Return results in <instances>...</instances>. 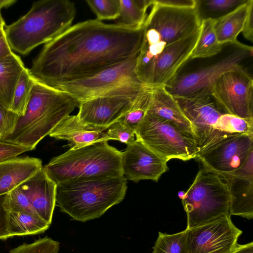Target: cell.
<instances>
[{
    "label": "cell",
    "mask_w": 253,
    "mask_h": 253,
    "mask_svg": "<svg viewBox=\"0 0 253 253\" xmlns=\"http://www.w3.org/2000/svg\"><path fill=\"white\" fill-rule=\"evenodd\" d=\"M142 28L90 19L70 26L46 43L33 61L35 81L54 87L85 78L138 55Z\"/></svg>",
    "instance_id": "6da1fadb"
},
{
    "label": "cell",
    "mask_w": 253,
    "mask_h": 253,
    "mask_svg": "<svg viewBox=\"0 0 253 253\" xmlns=\"http://www.w3.org/2000/svg\"><path fill=\"white\" fill-rule=\"evenodd\" d=\"M78 106L66 92L36 81L24 115L13 131L0 140L32 150Z\"/></svg>",
    "instance_id": "7a4b0ae2"
},
{
    "label": "cell",
    "mask_w": 253,
    "mask_h": 253,
    "mask_svg": "<svg viewBox=\"0 0 253 253\" xmlns=\"http://www.w3.org/2000/svg\"><path fill=\"white\" fill-rule=\"evenodd\" d=\"M76 14L75 3L68 0L35 1L26 14L5 26L8 44L12 51L27 55L71 26Z\"/></svg>",
    "instance_id": "3957f363"
},
{
    "label": "cell",
    "mask_w": 253,
    "mask_h": 253,
    "mask_svg": "<svg viewBox=\"0 0 253 253\" xmlns=\"http://www.w3.org/2000/svg\"><path fill=\"white\" fill-rule=\"evenodd\" d=\"M124 175L71 181L57 185L56 203L72 219L85 222L99 218L124 199Z\"/></svg>",
    "instance_id": "277c9868"
},
{
    "label": "cell",
    "mask_w": 253,
    "mask_h": 253,
    "mask_svg": "<svg viewBox=\"0 0 253 253\" xmlns=\"http://www.w3.org/2000/svg\"><path fill=\"white\" fill-rule=\"evenodd\" d=\"M142 27L143 39L137 57L135 74L143 70L170 45L200 27L195 8L160 4L155 0Z\"/></svg>",
    "instance_id": "5b68a950"
},
{
    "label": "cell",
    "mask_w": 253,
    "mask_h": 253,
    "mask_svg": "<svg viewBox=\"0 0 253 253\" xmlns=\"http://www.w3.org/2000/svg\"><path fill=\"white\" fill-rule=\"evenodd\" d=\"M253 55V46L238 41L223 44L217 54L196 58L198 64L194 67L183 65L164 87L173 97L211 95L213 84L223 73L239 69L249 70L248 66L252 62Z\"/></svg>",
    "instance_id": "8992f818"
},
{
    "label": "cell",
    "mask_w": 253,
    "mask_h": 253,
    "mask_svg": "<svg viewBox=\"0 0 253 253\" xmlns=\"http://www.w3.org/2000/svg\"><path fill=\"white\" fill-rule=\"evenodd\" d=\"M57 185L87 178L124 175L122 152L102 141L70 148L53 158L43 167Z\"/></svg>",
    "instance_id": "52a82bcc"
},
{
    "label": "cell",
    "mask_w": 253,
    "mask_h": 253,
    "mask_svg": "<svg viewBox=\"0 0 253 253\" xmlns=\"http://www.w3.org/2000/svg\"><path fill=\"white\" fill-rule=\"evenodd\" d=\"M230 195L223 176L203 166L184 194L187 229L229 214Z\"/></svg>",
    "instance_id": "ba28073f"
},
{
    "label": "cell",
    "mask_w": 253,
    "mask_h": 253,
    "mask_svg": "<svg viewBox=\"0 0 253 253\" xmlns=\"http://www.w3.org/2000/svg\"><path fill=\"white\" fill-rule=\"evenodd\" d=\"M135 135L167 162L172 159L188 161L197 157L193 134L148 112L135 129Z\"/></svg>",
    "instance_id": "9c48e42d"
},
{
    "label": "cell",
    "mask_w": 253,
    "mask_h": 253,
    "mask_svg": "<svg viewBox=\"0 0 253 253\" xmlns=\"http://www.w3.org/2000/svg\"><path fill=\"white\" fill-rule=\"evenodd\" d=\"M149 88L135 81L79 103V121L106 130L124 116Z\"/></svg>",
    "instance_id": "30bf717a"
},
{
    "label": "cell",
    "mask_w": 253,
    "mask_h": 253,
    "mask_svg": "<svg viewBox=\"0 0 253 253\" xmlns=\"http://www.w3.org/2000/svg\"><path fill=\"white\" fill-rule=\"evenodd\" d=\"M249 71L223 73L213 84L211 95L226 113L253 120V79Z\"/></svg>",
    "instance_id": "8fae6325"
},
{
    "label": "cell",
    "mask_w": 253,
    "mask_h": 253,
    "mask_svg": "<svg viewBox=\"0 0 253 253\" xmlns=\"http://www.w3.org/2000/svg\"><path fill=\"white\" fill-rule=\"evenodd\" d=\"M173 97L191 124L197 156L216 140L226 134L217 129L219 118L226 112L211 95Z\"/></svg>",
    "instance_id": "7c38bea8"
},
{
    "label": "cell",
    "mask_w": 253,
    "mask_h": 253,
    "mask_svg": "<svg viewBox=\"0 0 253 253\" xmlns=\"http://www.w3.org/2000/svg\"><path fill=\"white\" fill-rule=\"evenodd\" d=\"M185 232L186 253H231L243 233L229 214Z\"/></svg>",
    "instance_id": "4fadbf2b"
},
{
    "label": "cell",
    "mask_w": 253,
    "mask_h": 253,
    "mask_svg": "<svg viewBox=\"0 0 253 253\" xmlns=\"http://www.w3.org/2000/svg\"><path fill=\"white\" fill-rule=\"evenodd\" d=\"M138 55L117 66L82 79L59 84L54 88L63 91L79 104L101 95L116 87L138 81L135 74Z\"/></svg>",
    "instance_id": "5bb4252c"
},
{
    "label": "cell",
    "mask_w": 253,
    "mask_h": 253,
    "mask_svg": "<svg viewBox=\"0 0 253 253\" xmlns=\"http://www.w3.org/2000/svg\"><path fill=\"white\" fill-rule=\"evenodd\" d=\"M253 153V134H226L210 145L197 158L203 166L220 173L239 169Z\"/></svg>",
    "instance_id": "9a60e30c"
},
{
    "label": "cell",
    "mask_w": 253,
    "mask_h": 253,
    "mask_svg": "<svg viewBox=\"0 0 253 253\" xmlns=\"http://www.w3.org/2000/svg\"><path fill=\"white\" fill-rule=\"evenodd\" d=\"M200 27L192 34L168 46L136 77L144 85L153 88L165 86L190 58L199 37Z\"/></svg>",
    "instance_id": "2e32d148"
},
{
    "label": "cell",
    "mask_w": 253,
    "mask_h": 253,
    "mask_svg": "<svg viewBox=\"0 0 253 253\" xmlns=\"http://www.w3.org/2000/svg\"><path fill=\"white\" fill-rule=\"evenodd\" d=\"M167 162L138 139L122 152L123 174L135 182L144 179L158 181L168 169Z\"/></svg>",
    "instance_id": "e0dca14e"
},
{
    "label": "cell",
    "mask_w": 253,
    "mask_h": 253,
    "mask_svg": "<svg viewBox=\"0 0 253 253\" xmlns=\"http://www.w3.org/2000/svg\"><path fill=\"white\" fill-rule=\"evenodd\" d=\"M220 174V173H219ZM221 174L230 195L229 214L253 218V153L237 169Z\"/></svg>",
    "instance_id": "ac0fdd59"
},
{
    "label": "cell",
    "mask_w": 253,
    "mask_h": 253,
    "mask_svg": "<svg viewBox=\"0 0 253 253\" xmlns=\"http://www.w3.org/2000/svg\"><path fill=\"white\" fill-rule=\"evenodd\" d=\"M19 188L38 215L50 225L56 203L57 184L48 176L43 167Z\"/></svg>",
    "instance_id": "d6986e66"
},
{
    "label": "cell",
    "mask_w": 253,
    "mask_h": 253,
    "mask_svg": "<svg viewBox=\"0 0 253 253\" xmlns=\"http://www.w3.org/2000/svg\"><path fill=\"white\" fill-rule=\"evenodd\" d=\"M102 128L81 123L76 115L65 117L49 135L69 142L71 148L76 149L96 142L114 140Z\"/></svg>",
    "instance_id": "ffe728a7"
},
{
    "label": "cell",
    "mask_w": 253,
    "mask_h": 253,
    "mask_svg": "<svg viewBox=\"0 0 253 253\" xmlns=\"http://www.w3.org/2000/svg\"><path fill=\"white\" fill-rule=\"evenodd\" d=\"M42 167L41 159L28 156L0 163V196L19 187Z\"/></svg>",
    "instance_id": "44dd1931"
},
{
    "label": "cell",
    "mask_w": 253,
    "mask_h": 253,
    "mask_svg": "<svg viewBox=\"0 0 253 253\" xmlns=\"http://www.w3.org/2000/svg\"><path fill=\"white\" fill-rule=\"evenodd\" d=\"M147 112L194 135L190 122L164 86L151 88V100Z\"/></svg>",
    "instance_id": "7402d4cb"
},
{
    "label": "cell",
    "mask_w": 253,
    "mask_h": 253,
    "mask_svg": "<svg viewBox=\"0 0 253 253\" xmlns=\"http://www.w3.org/2000/svg\"><path fill=\"white\" fill-rule=\"evenodd\" d=\"M25 68L21 58L13 52L0 57V103L10 110L14 89Z\"/></svg>",
    "instance_id": "603a6c76"
},
{
    "label": "cell",
    "mask_w": 253,
    "mask_h": 253,
    "mask_svg": "<svg viewBox=\"0 0 253 253\" xmlns=\"http://www.w3.org/2000/svg\"><path fill=\"white\" fill-rule=\"evenodd\" d=\"M252 0L220 17L214 20L213 28L218 42L223 45L237 41L242 32Z\"/></svg>",
    "instance_id": "cb8c5ba5"
},
{
    "label": "cell",
    "mask_w": 253,
    "mask_h": 253,
    "mask_svg": "<svg viewBox=\"0 0 253 253\" xmlns=\"http://www.w3.org/2000/svg\"><path fill=\"white\" fill-rule=\"evenodd\" d=\"M152 3L153 0H120V14L115 24L133 29L142 28Z\"/></svg>",
    "instance_id": "d4e9b609"
},
{
    "label": "cell",
    "mask_w": 253,
    "mask_h": 253,
    "mask_svg": "<svg viewBox=\"0 0 253 253\" xmlns=\"http://www.w3.org/2000/svg\"><path fill=\"white\" fill-rule=\"evenodd\" d=\"M50 225L37 215L21 211L9 212L8 226L11 238L41 234L47 230Z\"/></svg>",
    "instance_id": "484cf974"
},
{
    "label": "cell",
    "mask_w": 253,
    "mask_h": 253,
    "mask_svg": "<svg viewBox=\"0 0 253 253\" xmlns=\"http://www.w3.org/2000/svg\"><path fill=\"white\" fill-rule=\"evenodd\" d=\"M214 20L208 19L201 22L200 32L190 59L210 57L219 53L223 45L217 39L214 28Z\"/></svg>",
    "instance_id": "4316f807"
},
{
    "label": "cell",
    "mask_w": 253,
    "mask_h": 253,
    "mask_svg": "<svg viewBox=\"0 0 253 253\" xmlns=\"http://www.w3.org/2000/svg\"><path fill=\"white\" fill-rule=\"evenodd\" d=\"M199 19H217L232 11L248 0H196Z\"/></svg>",
    "instance_id": "83f0119b"
},
{
    "label": "cell",
    "mask_w": 253,
    "mask_h": 253,
    "mask_svg": "<svg viewBox=\"0 0 253 253\" xmlns=\"http://www.w3.org/2000/svg\"><path fill=\"white\" fill-rule=\"evenodd\" d=\"M36 81L31 75L29 69L22 71L14 89L10 110L19 117L26 110L32 90Z\"/></svg>",
    "instance_id": "f1b7e54d"
},
{
    "label": "cell",
    "mask_w": 253,
    "mask_h": 253,
    "mask_svg": "<svg viewBox=\"0 0 253 253\" xmlns=\"http://www.w3.org/2000/svg\"><path fill=\"white\" fill-rule=\"evenodd\" d=\"M152 253H186L185 230L171 234L159 232Z\"/></svg>",
    "instance_id": "f546056e"
},
{
    "label": "cell",
    "mask_w": 253,
    "mask_h": 253,
    "mask_svg": "<svg viewBox=\"0 0 253 253\" xmlns=\"http://www.w3.org/2000/svg\"><path fill=\"white\" fill-rule=\"evenodd\" d=\"M217 129L223 134H253V120L226 113L219 118Z\"/></svg>",
    "instance_id": "4dcf8cb0"
},
{
    "label": "cell",
    "mask_w": 253,
    "mask_h": 253,
    "mask_svg": "<svg viewBox=\"0 0 253 253\" xmlns=\"http://www.w3.org/2000/svg\"><path fill=\"white\" fill-rule=\"evenodd\" d=\"M151 88H149L142 94L131 109L119 120L125 123L134 131L148 112L151 100Z\"/></svg>",
    "instance_id": "1f68e13d"
},
{
    "label": "cell",
    "mask_w": 253,
    "mask_h": 253,
    "mask_svg": "<svg viewBox=\"0 0 253 253\" xmlns=\"http://www.w3.org/2000/svg\"><path fill=\"white\" fill-rule=\"evenodd\" d=\"M86 3L96 15V19H117L120 14V0H86Z\"/></svg>",
    "instance_id": "d6a6232c"
},
{
    "label": "cell",
    "mask_w": 253,
    "mask_h": 253,
    "mask_svg": "<svg viewBox=\"0 0 253 253\" xmlns=\"http://www.w3.org/2000/svg\"><path fill=\"white\" fill-rule=\"evenodd\" d=\"M59 243L51 238H39L32 243H24L11 250L9 253H58Z\"/></svg>",
    "instance_id": "836d02e7"
},
{
    "label": "cell",
    "mask_w": 253,
    "mask_h": 253,
    "mask_svg": "<svg viewBox=\"0 0 253 253\" xmlns=\"http://www.w3.org/2000/svg\"><path fill=\"white\" fill-rule=\"evenodd\" d=\"M6 204L9 212H26L38 215L27 197L19 187L6 194Z\"/></svg>",
    "instance_id": "e575fe53"
},
{
    "label": "cell",
    "mask_w": 253,
    "mask_h": 253,
    "mask_svg": "<svg viewBox=\"0 0 253 253\" xmlns=\"http://www.w3.org/2000/svg\"><path fill=\"white\" fill-rule=\"evenodd\" d=\"M106 133L114 140H119L127 145L135 140L134 130L121 120L110 126Z\"/></svg>",
    "instance_id": "d590c367"
},
{
    "label": "cell",
    "mask_w": 253,
    "mask_h": 253,
    "mask_svg": "<svg viewBox=\"0 0 253 253\" xmlns=\"http://www.w3.org/2000/svg\"><path fill=\"white\" fill-rule=\"evenodd\" d=\"M19 116L0 103V139L14 129Z\"/></svg>",
    "instance_id": "8d00e7d4"
},
{
    "label": "cell",
    "mask_w": 253,
    "mask_h": 253,
    "mask_svg": "<svg viewBox=\"0 0 253 253\" xmlns=\"http://www.w3.org/2000/svg\"><path fill=\"white\" fill-rule=\"evenodd\" d=\"M30 150L20 145L10 143L0 140V163L17 157Z\"/></svg>",
    "instance_id": "74e56055"
},
{
    "label": "cell",
    "mask_w": 253,
    "mask_h": 253,
    "mask_svg": "<svg viewBox=\"0 0 253 253\" xmlns=\"http://www.w3.org/2000/svg\"><path fill=\"white\" fill-rule=\"evenodd\" d=\"M6 194L0 196V240L11 238L9 232V212L6 204Z\"/></svg>",
    "instance_id": "f35d334b"
},
{
    "label": "cell",
    "mask_w": 253,
    "mask_h": 253,
    "mask_svg": "<svg viewBox=\"0 0 253 253\" xmlns=\"http://www.w3.org/2000/svg\"><path fill=\"white\" fill-rule=\"evenodd\" d=\"M253 0H252L248 11V15L244 23L242 33L245 39L253 42Z\"/></svg>",
    "instance_id": "ab89813d"
},
{
    "label": "cell",
    "mask_w": 253,
    "mask_h": 253,
    "mask_svg": "<svg viewBox=\"0 0 253 253\" xmlns=\"http://www.w3.org/2000/svg\"><path fill=\"white\" fill-rule=\"evenodd\" d=\"M162 5L179 8H195L196 0H155Z\"/></svg>",
    "instance_id": "60d3db41"
},
{
    "label": "cell",
    "mask_w": 253,
    "mask_h": 253,
    "mask_svg": "<svg viewBox=\"0 0 253 253\" xmlns=\"http://www.w3.org/2000/svg\"><path fill=\"white\" fill-rule=\"evenodd\" d=\"M4 27H0V57L7 56L13 52L7 40Z\"/></svg>",
    "instance_id": "b9f144b4"
},
{
    "label": "cell",
    "mask_w": 253,
    "mask_h": 253,
    "mask_svg": "<svg viewBox=\"0 0 253 253\" xmlns=\"http://www.w3.org/2000/svg\"><path fill=\"white\" fill-rule=\"evenodd\" d=\"M231 253H253V242L240 245L238 244L234 250Z\"/></svg>",
    "instance_id": "7bdbcfd3"
},
{
    "label": "cell",
    "mask_w": 253,
    "mask_h": 253,
    "mask_svg": "<svg viewBox=\"0 0 253 253\" xmlns=\"http://www.w3.org/2000/svg\"><path fill=\"white\" fill-rule=\"evenodd\" d=\"M16 2V0H0V27L5 26V23L1 14V9L4 7H7Z\"/></svg>",
    "instance_id": "ee69618b"
}]
</instances>
